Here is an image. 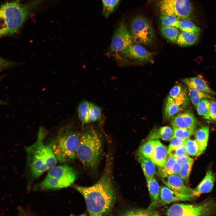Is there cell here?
Masks as SVG:
<instances>
[{
  "label": "cell",
  "mask_w": 216,
  "mask_h": 216,
  "mask_svg": "<svg viewBox=\"0 0 216 216\" xmlns=\"http://www.w3.org/2000/svg\"><path fill=\"white\" fill-rule=\"evenodd\" d=\"M112 164V161L108 159L102 175L93 185L88 187L74 186L84 197L90 215L102 216L108 214L115 202L116 196Z\"/></svg>",
  "instance_id": "6da1fadb"
},
{
  "label": "cell",
  "mask_w": 216,
  "mask_h": 216,
  "mask_svg": "<svg viewBox=\"0 0 216 216\" xmlns=\"http://www.w3.org/2000/svg\"><path fill=\"white\" fill-rule=\"evenodd\" d=\"M80 137L76 156L86 169L94 171L98 168L100 159L102 140L96 131L91 128L84 129Z\"/></svg>",
  "instance_id": "7a4b0ae2"
},
{
  "label": "cell",
  "mask_w": 216,
  "mask_h": 216,
  "mask_svg": "<svg viewBox=\"0 0 216 216\" xmlns=\"http://www.w3.org/2000/svg\"><path fill=\"white\" fill-rule=\"evenodd\" d=\"M29 13L26 5L20 0L7 2L1 5L0 17L3 21L0 30L1 36H10L16 34L26 19Z\"/></svg>",
  "instance_id": "3957f363"
},
{
  "label": "cell",
  "mask_w": 216,
  "mask_h": 216,
  "mask_svg": "<svg viewBox=\"0 0 216 216\" xmlns=\"http://www.w3.org/2000/svg\"><path fill=\"white\" fill-rule=\"evenodd\" d=\"M80 135L69 129L60 130L50 145L57 160L65 162L74 160L76 156Z\"/></svg>",
  "instance_id": "277c9868"
},
{
  "label": "cell",
  "mask_w": 216,
  "mask_h": 216,
  "mask_svg": "<svg viewBox=\"0 0 216 216\" xmlns=\"http://www.w3.org/2000/svg\"><path fill=\"white\" fill-rule=\"evenodd\" d=\"M215 206V204L211 201L197 205L175 204L167 209L166 214L170 216L209 215L213 214Z\"/></svg>",
  "instance_id": "5b68a950"
},
{
  "label": "cell",
  "mask_w": 216,
  "mask_h": 216,
  "mask_svg": "<svg viewBox=\"0 0 216 216\" xmlns=\"http://www.w3.org/2000/svg\"><path fill=\"white\" fill-rule=\"evenodd\" d=\"M130 33L133 41L136 44H151L154 38L151 24L146 19L141 16H137L132 20Z\"/></svg>",
  "instance_id": "8992f818"
},
{
  "label": "cell",
  "mask_w": 216,
  "mask_h": 216,
  "mask_svg": "<svg viewBox=\"0 0 216 216\" xmlns=\"http://www.w3.org/2000/svg\"><path fill=\"white\" fill-rule=\"evenodd\" d=\"M159 7L161 14L174 16L180 20H189L193 13L189 0H160Z\"/></svg>",
  "instance_id": "52a82bcc"
},
{
  "label": "cell",
  "mask_w": 216,
  "mask_h": 216,
  "mask_svg": "<svg viewBox=\"0 0 216 216\" xmlns=\"http://www.w3.org/2000/svg\"><path fill=\"white\" fill-rule=\"evenodd\" d=\"M28 164L32 176L38 178L42 173L49 170L45 159L42 151L38 141L26 148Z\"/></svg>",
  "instance_id": "ba28073f"
},
{
  "label": "cell",
  "mask_w": 216,
  "mask_h": 216,
  "mask_svg": "<svg viewBox=\"0 0 216 216\" xmlns=\"http://www.w3.org/2000/svg\"><path fill=\"white\" fill-rule=\"evenodd\" d=\"M130 32L123 24H121L115 32L111 40L110 50L112 53H121L132 44Z\"/></svg>",
  "instance_id": "9c48e42d"
},
{
  "label": "cell",
  "mask_w": 216,
  "mask_h": 216,
  "mask_svg": "<svg viewBox=\"0 0 216 216\" xmlns=\"http://www.w3.org/2000/svg\"><path fill=\"white\" fill-rule=\"evenodd\" d=\"M47 176L54 178L64 188L74 183L77 178V174L72 167L64 165L55 166L51 168Z\"/></svg>",
  "instance_id": "30bf717a"
},
{
  "label": "cell",
  "mask_w": 216,
  "mask_h": 216,
  "mask_svg": "<svg viewBox=\"0 0 216 216\" xmlns=\"http://www.w3.org/2000/svg\"><path fill=\"white\" fill-rule=\"evenodd\" d=\"M161 179L166 187L175 191L192 198L196 196L194 189L187 187L182 179L176 174L162 176Z\"/></svg>",
  "instance_id": "8fae6325"
},
{
  "label": "cell",
  "mask_w": 216,
  "mask_h": 216,
  "mask_svg": "<svg viewBox=\"0 0 216 216\" xmlns=\"http://www.w3.org/2000/svg\"><path fill=\"white\" fill-rule=\"evenodd\" d=\"M125 57L140 62H152L153 53L138 44H132L121 53Z\"/></svg>",
  "instance_id": "7c38bea8"
},
{
  "label": "cell",
  "mask_w": 216,
  "mask_h": 216,
  "mask_svg": "<svg viewBox=\"0 0 216 216\" xmlns=\"http://www.w3.org/2000/svg\"><path fill=\"white\" fill-rule=\"evenodd\" d=\"M171 123L173 128L189 129L196 127L198 122L192 111L187 110L172 118Z\"/></svg>",
  "instance_id": "4fadbf2b"
},
{
  "label": "cell",
  "mask_w": 216,
  "mask_h": 216,
  "mask_svg": "<svg viewBox=\"0 0 216 216\" xmlns=\"http://www.w3.org/2000/svg\"><path fill=\"white\" fill-rule=\"evenodd\" d=\"M191 197L175 191L167 187L164 186L160 190V199L163 204L178 201L190 200Z\"/></svg>",
  "instance_id": "5bb4252c"
},
{
  "label": "cell",
  "mask_w": 216,
  "mask_h": 216,
  "mask_svg": "<svg viewBox=\"0 0 216 216\" xmlns=\"http://www.w3.org/2000/svg\"><path fill=\"white\" fill-rule=\"evenodd\" d=\"M154 146L151 160L160 167H163L169 155L168 149L158 140H154Z\"/></svg>",
  "instance_id": "9a60e30c"
},
{
  "label": "cell",
  "mask_w": 216,
  "mask_h": 216,
  "mask_svg": "<svg viewBox=\"0 0 216 216\" xmlns=\"http://www.w3.org/2000/svg\"><path fill=\"white\" fill-rule=\"evenodd\" d=\"M181 108L187 107L189 103L187 89L182 85L177 84L170 89L169 95Z\"/></svg>",
  "instance_id": "2e32d148"
},
{
  "label": "cell",
  "mask_w": 216,
  "mask_h": 216,
  "mask_svg": "<svg viewBox=\"0 0 216 216\" xmlns=\"http://www.w3.org/2000/svg\"><path fill=\"white\" fill-rule=\"evenodd\" d=\"M152 202L149 208L153 210L158 205L160 201V190L159 185L154 177L146 178Z\"/></svg>",
  "instance_id": "e0dca14e"
},
{
  "label": "cell",
  "mask_w": 216,
  "mask_h": 216,
  "mask_svg": "<svg viewBox=\"0 0 216 216\" xmlns=\"http://www.w3.org/2000/svg\"><path fill=\"white\" fill-rule=\"evenodd\" d=\"M215 179L214 173L211 170H208L204 178L194 189L196 196L210 192L213 187Z\"/></svg>",
  "instance_id": "ac0fdd59"
},
{
  "label": "cell",
  "mask_w": 216,
  "mask_h": 216,
  "mask_svg": "<svg viewBox=\"0 0 216 216\" xmlns=\"http://www.w3.org/2000/svg\"><path fill=\"white\" fill-rule=\"evenodd\" d=\"M182 82L187 86L200 91L208 94H215L202 79L198 77L185 78L182 80Z\"/></svg>",
  "instance_id": "d6986e66"
},
{
  "label": "cell",
  "mask_w": 216,
  "mask_h": 216,
  "mask_svg": "<svg viewBox=\"0 0 216 216\" xmlns=\"http://www.w3.org/2000/svg\"><path fill=\"white\" fill-rule=\"evenodd\" d=\"M138 160L146 178L154 177L156 173L155 164L149 158L138 152Z\"/></svg>",
  "instance_id": "ffe728a7"
},
{
  "label": "cell",
  "mask_w": 216,
  "mask_h": 216,
  "mask_svg": "<svg viewBox=\"0 0 216 216\" xmlns=\"http://www.w3.org/2000/svg\"><path fill=\"white\" fill-rule=\"evenodd\" d=\"M194 134L201 154L205 150L207 146L209 128L207 126H202L195 130Z\"/></svg>",
  "instance_id": "44dd1931"
},
{
  "label": "cell",
  "mask_w": 216,
  "mask_h": 216,
  "mask_svg": "<svg viewBox=\"0 0 216 216\" xmlns=\"http://www.w3.org/2000/svg\"><path fill=\"white\" fill-rule=\"evenodd\" d=\"M173 134L174 131L171 128L165 126L152 131L149 135L148 139L150 140L161 139L164 140H170Z\"/></svg>",
  "instance_id": "7402d4cb"
},
{
  "label": "cell",
  "mask_w": 216,
  "mask_h": 216,
  "mask_svg": "<svg viewBox=\"0 0 216 216\" xmlns=\"http://www.w3.org/2000/svg\"><path fill=\"white\" fill-rule=\"evenodd\" d=\"M199 34L182 32L178 36L176 43L181 46L193 45L199 39Z\"/></svg>",
  "instance_id": "603a6c76"
},
{
  "label": "cell",
  "mask_w": 216,
  "mask_h": 216,
  "mask_svg": "<svg viewBox=\"0 0 216 216\" xmlns=\"http://www.w3.org/2000/svg\"><path fill=\"white\" fill-rule=\"evenodd\" d=\"M188 92L190 101L196 108L202 100L211 98L208 93L189 87H188Z\"/></svg>",
  "instance_id": "cb8c5ba5"
},
{
  "label": "cell",
  "mask_w": 216,
  "mask_h": 216,
  "mask_svg": "<svg viewBox=\"0 0 216 216\" xmlns=\"http://www.w3.org/2000/svg\"><path fill=\"white\" fill-rule=\"evenodd\" d=\"M89 103L87 101H82L78 106L77 112L82 126L90 122L89 116Z\"/></svg>",
  "instance_id": "d4e9b609"
},
{
  "label": "cell",
  "mask_w": 216,
  "mask_h": 216,
  "mask_svg": "<svg viewBox=\"0 0 216 216\" xmlns=\"http://www.w3.org/2000/svg\"><path fill=\"white\" fill-rule=\"evenodd\" d=\"M160 31L162 35L171 43H176L178 34L177 28L162 25Z\"/></svg>",
  "instance_id": "484cf974"
},
{
  "label": "cell",
  "mask_w": 216,
  "mask_h": 216,
  "mask_svg": "<svg viewBox=\"0 0 216 216\" xmlns=\"http://www.w3.org/2000/svg\"><path fill=\"white\" fill-rule=\"evenodd\" d=\"M210 101L208 99L202 100L196 108L198 114L205 119L210 120Z\"/></svg>",
  "instance_id": "4316f807"
},
{
  "label": "cell",
  "mask_w": 216,
  "mask_h": 216,
  "mask_svg": "<svg viewBox=\"0 0 216 216\" xmlns=\"http://www.w3.org/2000/svg\"><path fill=\"white\" fill-rule=\"evenodd\" d=\"M181 108L178 106L174 100L169 96L167 98L165 108V115L166 117L170 118L177 113Z\"/></svg>",
  "instance_id": "83f0119b"
},
{
  "label": "cell",
  "mask_w": 216,
  "mask_h": 216,
  "mask_svg": "<svg viewBox=\"0 0 216 216\" xmlns=\"http://www.w3.org/2000/svg\"><path fill=\"white\" fill-rule=\"evenodd\" d=\"M196 127L189 129L174 128V134L173 137H176L186 140L190 138L194 134Z\"/></svg>",
  "instance_id": "f1b7e54d"
},
{
  "label": "cell",
  "mask_w": 216,
  "mask_h": 216,
  "mask_svg": "<svg viewBox=\"0 0 216 216\" xmlns=\"http://www.w3.org/2000/svg\"><path fill=\"white\" fill-rule=\"evenodd\" d=\"M178 28L182 32L199 34L200 31L199 27L188 19L180 20Z\"/></svg>",
  "instance_id": "f546056e"
},
{
  "label": "cell",
  "mask_w": 216,
  "mask_h": 216,
  "mask_svg": "<svg viewBox=\"0 0 216 216\" xmlns=\"http://www.w3.org/2000/svg\"><path fill=\"white\" fill-rule=\"evenodd\" d=\"M184 145L188 155L196 156L201 154L196 139L192 140L188 139L186 140Z\"/></svg>",
  "instance_id": "4dcf8cb0"
},
{
  "label": "cell",
  "mask_w": 216,
  "mask_h": 216,
  "mask_svg": "<svg viewBox=\"0 0 216 216\" xmlns=\"http://www.w3.org/2000/svg\"><path fill=\"white\" fill-rule=\"evenodd\" d=\"M154 146V140H150L142 144L140 147L138 152L144 156L152 158Z\"/></svg>",
  "instance_id": "1f68e13d"
},
{
  "label": "cell",
  "mask_w": 216,
  "mask_h": 216,
  "mask_svg": "<svg viewBox=\"0 0 216 216\" xmlns=\"http://www.w3.org/2000/svg\"><path fill=\"white\" fill-rule=\"evenodd\" d=\"M160 20L162 25L178 28L180 20L174 16L161 14Z\"/></svg>",
  "instance_id": "d6a6232c"
},
{
  "label": "cell",
  "mask_w": 216,
  "mask_h": 216,
  "mask_svg": "<svg viewBox=\"0 0 216 216\" xmlns=\"http://www.w3.org/2000/svg\"><path fill=\"white\" fill-rule=\"evenodd\" d=\"M119 0H102L103 5V14L108 17L117 5Z\"/></svg>",
  "instance_id": "836d02e7"
},
{
  "label": "cell",
  "mask_w": 216,
  "mask_h": 216,
  "mask_svg": "<svg viewBox=\"0 0 216 216\" xmlns=\"http://www.w3.org/2000/svg\"><path fill=\"white\" fill-rule=\"evenodd\" d=\"M125 216H154L158 215V214L154 212L149 208L147 209H136L128 211L124 213Z\"/></svg>",
  "instance_id": "e575fe53"
},
{
  "label": "cell",
  "mask_w": 216,
  "mask_h": 216,
  "mask_svg": "<svg viewBox=\"0 0 216 216\" xmlns=\"http://www.w3.org/2000/svg\"><path fill=\"white\" fill-rule=\"evenodd\" d=\"M194 160L192 158L182 166L178 174L180 177L186 182H188Z\"/></svg>",
  "instance_id": "d590c367"
},
{
  "label": "cell",
  "mask_w": 216,
  "mask_h": 216,
  "mask_svg": "<svg viewBox=\"0 0 216 216\" xmlns=\"http://www.w3.org/2000/svg\"><path fill=\"white\" fill-rule=\"evenodd\" d=\"M101 114L100 108L94 104L89 103V116L90 121L94 122L98 121L100 118Z\"/></svg>",
  "instance_id": "8d00e7d4"
},
{
  "label": "cell",
  "mask_w": 216,
  "mask_h": 216,
  "mask_svg": "<svg viewBox=\"0 0 216 216\" xmlns=\"http://www.w3.org/2000/svg\"><path fill=\"white\" fill-rule=\"evenodd\" d=\"M176 162V158L169 154L164 166L160 167L161 168L160 170L161 176L166 175Z\"/></svg>",
  "instance_id": "74e56055"
},
{
  "label": "cell",
  "mask_w": 216,
  "mask_h": 216,
  "mask_svg": "<svg viewBox=\"0 0 216 216\" xmlns=\"http://www.w3.org/2000/svg\"><path fill=\"white\" fill-rule=\"evenodd\" d=\"M169 154L175 158L188 154L185 145L169 150Z\"/></svg>",
  "instance_id": "f35d334b"
},
{
  "label": "cell",
  "mask_w": 216,
  "mask_h": 216,
  "mask_svg": "<svg viewBox=\"0 0 216 216\" xmlns=\"http://www.w3.org/2000/svg\"><path fill=\"white\" fill-rule=\"evenodd\" d=\"M170 140V143L168 148V151L184 145L186 141V140L173 137Z\"/></svg>",
  "instance_id": "ab89813d"
},
{
  "label": "cell",
  "mask_w": 216,
  "mask_h": 216,
  "mask_svg": "<svg viewBox=\"0 0 216 216\" xmlns=\"http://www.w3.org/2000/svg\"><path fill=\"white\" fill-rule=\"evenodd\" d=\"M209 115L210 120L216 121V101L214 100L210 101Z\"/></svg>",
  "instance_id": "60d3db41"
},
{
  "label": "cell",
  "mask_w": 216,
  "mask_h": 216,
  "mask_svg": "<svg viewBox=\"0 0 216 216\" xmlns=\"http://www.w3.org/2000/svg\"><path fill=\"white\" fill-rule=\"evenodd\" d=\"M1 69H3L10 68L17 64V63L5 60L3 58L0 59Z\"/></svg>",
  "instance_id": "b9f144b4"
},
{
  "label": "cell",
  "mask_w": 216,
  "mask_h": 216,
  "mask_svg": "<svg viewBox=\"0 0 216 216\" xmlns=\"http://www.w3.org/2000/svg\"><path fill=\"white\" fill-rule=\"evenodd\" d=\"M181 167L182 166L178 163L176 162L173 166L172 168L166 175L172 174L177 175L178 174H179L181 170Z\"/></svg>",
  "instance_id": "7bdbcfd3"
},
{
  "label": "cell",
  "mask_w": 216,
  "mask_h": 216,
  "mask_svg": "<svg viewBox=\"0 0 216 216\" xmlns=\"http://www.w3.org/2000/svg\"><path fill=\"white\" fill-rule=\"evenodd\" d=\"M176 158V162L178 163L182 166L192 159L188 154Z\"/></svg>",
  "instance_id": "ee69618b"
}]
</instances>
